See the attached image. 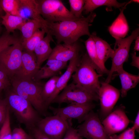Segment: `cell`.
<instances>
[{
    "instance_id": "cell-30",
    "label": "cell",
    "mask_w": 139,
    "mask_h": 139,
    "mask_svg": "<svg viewBox=\"0 0 139 139\" xmlns=\"http://www.w3.org/2000/svg\"><path fill=\"white\" fill-rule=\"evenodd\" d=\"M85 0H69L71 13L76 18L81 19L84 18L82 14L83 7Z\"/></svg>"
},
{
    "instance_id": "cell-13",
    "label": "cell",
    "mask_w": 139,
    "mask_h": 139,
    "mask_svg": "<svg viewBox=\"0 0 139 139\" xmlns=\"http://www.w3.org/2000/svg\"><path fill=\"white\" fill-rule=\"evenodd\" d=\"M120 94L119 90L109 83H101L98 96L100 103V115L103 119L112 111Z\"/></svg>"
},
{
    "instance_id": "cell-34",
    "label": "cell",
    "mask_w": 139,
    "mask_h": 139,
    "mask_svg": "<svg viewBox=\"0 0 139 139\" xmlns=\"http://www.w3.org/2000/svg\"><path fill=\"white\" fill-rule=\"evenodd\" d=\"M135 131L132 127L129 128L119 135L110 136V139H135Z\"/></svg>"
},
{
    "instance_id": "cell-10",
    "label": "cell",
    "mask_w": 139,
    "mask_h": 139,
    "mask_svg": "<svg viewBox=\"0 0 139 139\" xmlns=\"http://www.w3.org/2000/svg\"><path fill=\"white\" fill-rule=\"evenodd\" d=\"M76 129L81 137L87 139H110L98 115L92 110Z\"/></svg>"
},
{
    "instance_id": "cell-12",
    "label": "cell",
    "mask_w": 139,
    "mask_h": 139,
    "mask_svg": "<svg viewBox=\"0 0 139 139\" xmlns=\"http://www.w3.org/2000/svg\"><path fill=\"white\" fill-rule=\"evenodd\" d=\"M125 109L124 106L121 105L103 119L102 124L109 136L123 131L128 126L130 121L126 114Z\"/></svg>"
},
{
    "instance_id": "cell-35",
    "label": "cell",
    "mask_w": 139,
    "mask_h": 139,
    "mask_svg": "<svg viewBox=\"0 0 139 139\" xmlns=\"http://www.w3.org/2000/svg\"><path fill=\"white\" fill-rule=\"evenodd\" d=\"M9 109L5 99L0 98V128L6 120Z\"/></svg>"
},
{
    "instance_id": "cell-9",
    "label": "cell",
    "mask_w": 139,
    "mask_h": 139,
    "mask_svg": "<svg viewBox=\"0 0 139 139\" xmlns=\"http://www.w3.org/2000/svg\"><path fill=\"white\" fill-rule=\"evenodd\" d=\"M23 51L21 40H19L0 53V65L10 78L15 75L20 67Z\"/></svg>"
},
{
    "instance_id": "cell-14",
    "label": "cell",
    "mask_w": 139,
    "mask_h": 139,
    "mask_svg": "<svg viewBox=\"0 0 139 139\" xmlns=\"http://www.w3.org/2000/svg\"><path fill=\"white\" fill-rule=\"evenodd\" d=\"M39 69L34 52L23 50L20 67L13 76L23 79H33Z\"/></svg>"
},
{
    "instance_id": "cell-8",
    "label": "cell",
    "mask_w": 139,
    "mask_h": 139,
    "mask_svg": "<svg viewBox=\"0 0 139 139\" xmlns=\"http://www.w3.org/2000/svg\"><path fill=\"white\" fill-rule=\"evenodd\" d=\"M99 100L98 95L81 89L73 82L67 85L51 103H84Z\"/></svg>"
},
{
    "instance_id": "cell-44",
    "label": "cell",
    "mask_w": 139,
    "mask_h": 139,
    "mask_svg": "<svg viewBox=\"0 0 139 139\" xmlns=\"http://www.w3.org/2000/svg\"><path fill=\"white\" fill-rule=\"evenodd\" d=\"M27 139H33L30 135H29V137Z\"/></svg>"
},
{
    "instance_id": "cell-41",
    "label": "cell",
    "mask_w": 139,
    "mask_h": 139,
    "mask_svg": "<svg viewBox=\"0 0 139 139\" xmlns=\"http://www.w3.org/2000/svg\"><path fill=\"white\" fill-rule=\"evenodd\" d=\"M135 40V44L134 49V51H138L139 50V36L137 37Z\"/></svg>"
},
{
    "instance_id": "cell-16",
    "label": "cell",
    "mask_w": 139,
    "mask_h": 139,
    "mask_svg": "<svg viewBox=\"0 0 139 139\" xmlns=\"http://www.w3.org/2000/svg\"><path fill=\"white\" fill-rule=\"evenodd\" d=\"M81 58L79 54L70 61L66 71L62 75L59 76L58 80L54 92L47 103V107L67 85L68 81L78 65Z\"/></svg>"
},
{
    "instance_id": "cell-45",
    "label": "cell",
    "mask_w": 139,
    "mask_h": 139,
    "mask_svg": "<svg viewBox=\"0 0 139 139\" xmlns=\"http://www.w3.org/2000/svg\"><path fill=\"white\" fill-rule=\"evenodd\" d=\"M0 29H1V27H0Z\"/></svg>"
},
{
    "instance_id": "cell-37",
    "label": "cell",
    "mask_w": 139,
    "mask_h": 139,
    "mask_svg": "<svg viewBox=\"0 0 139 139\" xmlns=\"http://www.w3.org/2000/svg\"><path fill=\"white\" fill-rule=\"evenodd\" d=\"M76 129L70 126L66 132L62 139H82Z\"/></svg>"
},
{
    "instance_id": "cell-31",
    "label": "cell",
    "mask_w": 139,
    "mask_h": 139,
    "mask_svg": "<svg viewBox=\"0 0 139 139\" xmlns=\"http://www.w3.org/2000/svg\"><path fill=\"white\" fill-rule=\"evenodd\" d=\"M10 111L9 109L6 120L0 129V139H11Z\"/></svg>"
},
{
    "instance_id": "cell-4",
    "label": "cell",
    "mask_w": 139,
    "mask_h": 139,
    "mask_svg": "<svg viewBox=\"0 0 139 139\" xmlns=\"http://www.w3.org/2000/svg\"><path fill=\"white\" fill-rule=\"evenodd\" d=\"M5 99L10 111L13 112L19 123L30 130L35 127L40 119L39 113L28 101L12 89L8 91Z\"/></svg>"
},
{
    "instance_id": "cell-23",
    "label": "cell",
    "mask_w": 139,
    "mask_h": 139,
    "mask_svg": "<svg viewBox=\"0 0 139 139\" xmlns=\"http://www.w3.org/2000/svg\"><path fill=\"white\" fill-rule=\"evenodd\" d=\"M126 3H120L115 0H85L84 5L83 12L85 14L92 12L98 7L106 6L111 11L112 7L119 9L124 6Z\"/></svg>"
},
{
    "instance_id": "cell-43",
    "label": "cell",
    "mask_w": 139,
    "mask_h": 139,
    "mask_svg": "<svg viewBox=\"0 0 139 139\" xmlns=\"http://www.w3.org/2000/svg\"><path fill=\"white\" fill-rule=\"evenodd\" d=\"M132 2H133L136 3H139V1L138 0H131Z\"/></svg>"
},
{
    "instance_id": "cell-3",
    "label": "cell",
    "mask_w": 139,
    "mask_h": 139,
    "mask_svg": "<svg viewBox=\"0 0 139 139\" xmlns=\"http://www.w3.org/2000/svg\"><path fill=\"white\" fill-rule=\"evenodd\" d=\"M87 53H85L81 57L72 76V82L81 89L98 96L101 85L99 78L103 75L97 73Z\"/></svg>"
},
{
    "instance_id": "cell-21",
    "label": "cell",
    "mask_w": 139,
    "mask_h": 139,
    "mask_svg": "<svg viewBox=\"0 0 139 139\" xmlns=\"http://www.w3.org/2000/svg\"><path fill=\"white\" fill-rule=\"evenodd\" d=\"M116 72L120 80L121 95L124 98L126 96L129 90L134 88L138 83L139 76L128 73L124 70L123 67L119 69Z\"/></svg>"
},
{
    "instance_id": "cell-17",
    "label": "cell",
    "mask_w": 139,
    "mask_h": 139,
    "mask_svg": "<svg viewBox=\"0 0 139 139\" xmlns=\"http://www.w3.org/2000/svg\"><path fill=\"white\" fill-rule=\"evenodd\" d=\"M131 2V0L126 3L121 9H119L120 13L119 15L108 27L109 33L115 39L124 38L128 33L129 27L124 11L127 5Z\"/></svg>"
},
{
    "instance_id": "cell-32",
    "label": "cell",
    "mask_w": 139,
    "mask_h": 139,
    "mask_svg": "<svg viewBox=\"0 0 139 139\" xmlns=\"http://www.w3.org/2000/svg\"><path fill=\"white\" fill-rule=\"evenodd\" d=\"M18 40L6 31L0 37V53L6 47L13 45Z\"/></svg>"
},
{
    "instance_id": "cell-19",
    "label": "cell",
    "mask_w": 139,
    "mask_h": 139,
    "mask_svg": "<svg viewBox=\"0 0 139 139\" xmlns=\"http://www.w3.org/2000/svg\"><path fill=\"white\" fill-rule=\"evenodd\" d=\"M53 41L52 36L48 34L42 39L36 47L34 53L36 56L37 65L40 68L42 63L48 59L53 49L50 42Z\"/></svg>"
},
{
    "instance_id": "cell-6",
    "label": "cell",
    "mask_w": 139,
    "mask_h": 139,
    "mask_svg": "<svg viewBox=\"0 0 139 139\" xmlns=\"http://www.w3.org/2000/svg\"><path fill=\"white\" fill-rule=\"evenodd\" d=\"M139 29L134 30L130 35L126 38L115 39L114 50V54L112 58V64L107 77L105 82L109 83L113 74L119 68L123 67L124 63L128 60L131 44L139 36Z\"/></svg>"
},
{
    "instance_id": "cell-1",
    "label": "cell",
    "mask_w": 139,
    "mask_h": 139,
    "mask_svg": "<svg viewBox=\"0 0 139 139\" xmlns=\"http://www.w3.org/2000/svg\"><path fill=\"white\" fill-rule=\"evenodd\" d=\"M96 16L93 12L86 17L74 21H66L50 23L46 21L41 29L46 33L55 37L57 44L64 43L72 44L78 41L79 39L84 35L91 36L89 27L92 25Z\"/></svg>"
},
{
    "instance_id": "cell-15",
    "label": "cell",
    "mask_w": 139,
    "mask_h": 139,
    "mask_svg": "<svg viewBox=\"0 0 139 139\" xmlns=\"http://www.w3.org/2000/svg\"><path fill=\"white\" fill-rule=\"evenodd\" d=\"M80 50L78 41L72 44H58L53 49L48 59L67 62L79 54Z\"/></svg>"
},
{
    "instance_id": "cell-22",
    "label": "cell",
    "mask_w": 139,
    "mask_h": 139,
    "mask_svg": "<svg viewBox=\"0 0 139 139\" xmlns=\"http://www.w3.org/2000/svg\"><path fill=\"white\" fill-rule=\"evenodd\" d=\"M87 54L97 73L103 75L108 74L109 70L101 63L97 53L94 41L91 34L84 42Z\"/></svg>"
},
{
    "instance_id": "cell-7",
    "label": "cell",
    "mask_w": 139,
    "mask_h": 139,
    "mask_svg": "<svg viewBox=\"0 0 139 139\" xmlns=\"http://www.w3.org/2000/svg\"><path fill=\"white\" fill-rule=\"evenodd\" d=\"M37 125L39 130L50 139H62L72 125L71 121L54 115L40 119Z\"/></svg>"
},
{
    "instance_id": "cell-38",
    "label": "cell",
    "mask_w": 139,
    "mask_h": 139,
    "mask_svg": "<svg viewBox=\"0 0 139 139\" xmlns=\"http://www.w3.org/2000/svg\"><path fill=\"white\" fill-rule=\"evenodd\" d=\"M31 135L33 139H50L42 133L37 128L35 127L31 130Z\"/></svg>"
},
{
    "instance_id": "cell-42",
    "label": "cell",
    "mask_w": 139,
    "mask_h": 139,
    "mask_svg": "<svg viewBox=\"0 0 139 139\" xmlns=\"http://www.w3.org/2000/svg\"><path fill=\"white\" fill-rule=\"evenodd\" d=\"M4 12L1 7L0 2V17L4 14H3Z\"/></svg>"
},
{
    "instance_id": "cell-39",
    "label": "cell",
    "mask_w": 139,
    "mask_h": 139,
    "mask_svg": "<svg viewBox=\"0 0 139 139\" xmlns=\"http://www.w3.org/2000/svg\"><path fill=\"white\" fill-rule=\"evenodd\" d=\"M132 62L131 65L138 69H139V57L136 55V53L134 51L132 54Z\"/></svg>"
},
{
    "instance_id": "cell-26",
    "label": "cell",
    "mask_w": 139,
    "mask_h": 139,
    "mask_svg": "<svg viewBox=\"0 0 139 139\" xmlns=\"http://www.w3.org/2000/svg\"><path fill=\"white\" fill-rule=\"evenodd\" d=\"M43 24L40 22L32 19L26 20L19 30L22 34L21 42L30 38L40 28H42Z\"/></svg>"
},
{
    "instance_id": "cell-25",
    "label": "cell",
    "mask_w": 139,
    "mask_h": 139,
    "mask_svg": "<svg viewBox=\"0 0 139 139\" xmlns=\"http://www.w3.org/2000/svg\"><path fill=\"white\" fill-rule=\"evenodd\" d=\"M2 24L5 27L6 32L10 33L16 29H19L26 20L22 17L5 13L0 16Z\"/></svg>"
},
{
    "instance_id": "cell-18",
    "label": "cell",
    "mask_w": 139,
    "mask_h": 139,
    "mask_svg": "<svg viewBox=\"0 0 139 139\" xmlns=\"http://www.w3.org/2000/svg\"><path fill=\"white\" fill-rule=\"evenodd\" d=\"M67 63L53 59H48L46 64L39 69L34 80L39 81L56 75L66 66Z\"/></svg>"
},
{
    "instance_id": "cell-33",
    "label": "cell",
    "mask_w": 139,
    "mask_h": 139,
    "mask_svg": "<svg viewBox=\"0 0 139 139\" xmlns=\"http://www.w3.org/2000/svg\"><path fill=\"white\" fill-rule=\"evenodd\" d=\"M11 85L10 76L0 65V92L3 90L7 89Z\"/></svg>"
},
{
    "instance_id": "cell-36",
    "label": "cell",
    "mask_w": 139,
    "mask_h": 139,
    "mask_svg": "<svg viewBox=\"0 0 139 139\" xmlns=\"http://www.w3.org/2000/svg\"><path fill=\"white\" fill-rule=\"evenodd\" d=\"M29 135L21 128L16 127L12 132L11 139H27Z\"/></svg>"
},
{
    "instance_id": "cell-28",
    "label": "cell",
    "mask_w": 139,
    "mask_h": 139,
    "mask_svg": "<svg viewBox=\"0 0 139 139\" xmlns=\"http://www.w3.org/2000/svg\"><path fill=\"white\" fill-rule=\"evenodd\" d=\"M59 77V76L56 75L51 77L43 85L42 95L43 100L47 108V102L54 92Z\"/></svg>"
},
{
    "instance_id": "cell-24",
    "label": "cell",
    "mask_w": 139,
    "mask_h": 139,
    "mask_svg": "<svg viewBox=\"0 0 139 139\" xmlns=\"http://www.w3.org/2000/svg\"><path fill=\"white\" fill-rule=\"evenodd\" d=\"M20 11H25L30 19L41 22L43 26L46 22L41 15L36 0H20Z\"/></svg>"
},
{
    "instance_id": "cell-2",
    "label": "cell",
    "mask_w": 139,
    "mask_h": 139,
    "mask_svg": "<svg viewBox=\"0 0 139 139\" xmlns=\"http://www.w3.org/2000/svg\"><path fill=\"white\" fill-rule=\"evenodd\" d=\"M12 90L28 101L39 113L43 114L47 108L42 92L44 84L40 80L23 79L13 76L10 78Z\"/></svg>"
},
{
    "instance_id": "cell-11",
    "label": "cell",
    "mask_w": 139,
    "mask_h": 139,
    "mask_svg": "<svg viewBox=\"0 0 139 139\" xmlns=\"http://www.w3.org/2000/svg\"><path fill=\"white\" fill-rule=\"evenodd\" d=\"M95 106L92 102L84 103H71L62 108L50 107L54 115H58L65 120L71 121L76 119L79 123L84 121L89 113Z\"/></svg>"
},
{
    "instance_id": "cell-5",
    "label": "cell",
    "mask_w": 139,
    "mask_h": 139,
    "mask_svg": "<svg viewBox=\"0 0 139 139\" xmlns=\"http://www.w3.org/2000/svg\"><path fill=\"white\" fill-rule=\"evenodd\" d=\"M36 1L41 15L48 22H56L80 19L73 15L61 0H36Z\"/></svg>"
},
{
    "instance_id": "cell-20",
    "label": "cell",
    "mask_w": 139,
    "mask_h": 139,
    "mask_svg": "<svg viewBox=\"0 0 139 139\" xmlns=\"http://www.w3.org/2000/svg\"><path fill=\"white\" fill-rule=\"evenodd\" d=\"M91 34L95 42L99 59L101 64L105 66V63L108 59L113 58L114 51L106 41L97 36L95 32H93Z\"/></svg>"
},
{
    "instance_id": "cell-29",
    "label": "cell",
    "mask_w": 139,
    "mask_h": 139,
    "mask_svg": "<svg viewBox=\"0 0 139 139\" xmlns=\"http://www.w3.org/2000/svg\"><path fill=\"white\" fill-rule=\"evenodd\" d=\"M0 2L5 13L21 16L20 0H0Z\"/></svg>"
},
{
    "instance_id": "cell-40",
    "label": "cell",
    "mask_w": 139,
    "mask_h": 139,
    "mask_svg": "<svg viewBox=\"0 0 139 139\" xmlns=\"http://www.w3.org/2000/svg\"><path fill=\"white\" fill-rule=\"evenodd\" d=\"M138 111L135 118L133 126L132 127L135 131L139 132V112Z\"/></svg>"
},
{
    "instance_id": "cell-27",
    "label": "cell",
    "mask_w": 139,
    "mask_h": 139,
    "mask_svg": "<svg viewBox=\"0 0 139 139\" xmlns=\"http://www.w3.org/2000/svg\"><path fill=\"white\" fill-rule=\"evenodd\" d=\"M45 31L42 29L37 30L30 38L27 40L21 42L23 50L33 52L37 45L44 37Z\"/></svg>"
}]
</instances>
